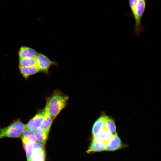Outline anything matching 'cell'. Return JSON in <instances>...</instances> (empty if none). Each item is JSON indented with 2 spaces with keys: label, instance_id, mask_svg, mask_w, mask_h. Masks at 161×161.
Segmentation results:
<instances>
[{
  "label": "cell",
  "instance_id": "2e32d148",
  "mask_svg": "<svg viewBox=\"0 0 161 161\" xmlns=\"http://www.w3.org/2000/svg\"><path fill=\"white\" fill-rule=\"evenodd\" d=\"M36 57L19 58V66H30L37 65Z\"/></svg>",
  "mask_w": 161,
  "mask_h": 161
},
{
  "label": "cell",
  "instance_id": "8992f818",
  "mask_svg": "<svg viewBox=\"0 0 161 161\" xmlns=\"http://www.w3.org/2000/svg\"><path fill=\"white\" fill-rule=\"evenodd\" d=\"M45 112L44 108L37 114L25 125V128L33 131L40 128L44 121Z\"/></svg>",
  "mask_w": 161,
  "mask_h": 161
},
{
  "label": "cell",
  "instance_id": "ac0fdd59",
  "mask_svg": "<svg viewBox=\"0 0 161 161\" xmlns=\"http://www.w3.org/2000/svg\"><path fill=\"white\" fill-rule=\"evenodd\" d=\"M21 137L25 138L31 142H36L37 141L34 131L27 128H25Z\"/></svg>",
  "mask_w": 161,
  "mask_h": 161
},
{
  "label": "cell",
  "instance_id": "ba28073f",
  "mask_svg": "<svg viewBox=\"0 0 161 161\" xmlns=\"http://www.w3.org/2000/svg\"><path fill=\"white\" fill-rule=\"evenodd\" d=\"M20 72L24 78L27 79L31 75L40 72L37 65L30 66H19Z\"/></svg>",
  "mask_w": 161,
  "mask_h": 161
},
{
  "label": "cell",
  "instance_id": "277c9868",
  "mask_svg": "<svg viewBox=\"0 0 161 161\" xmlns=\"http://www.w3.org/2000/svg\"><path fill=\"white\" fill-rule=\"evenodd\" d=\"M21 137L23 146L26 152L27 161H30L35 152L44 148L43 144L36 142H31L25 138Z\"/></svg>",
  "mask_w": 161,
  "mask_h": 161
},
{
  "label": "cell",
  "instance_id": "9a60e30c",
  "mask_svg": "<svg viewBox=\"0 0 161 161\" xmlns=\"http://www.w3.org/2000/svg\"><path fill=\"white\" fill-rule=\"evenodd\" d=\"M45 111L44 121L40 128L48 133H49L53 120L45 109Z\"/></svg>",
  "mask_w": 161,
  "mask_h": 161
},
{
  "label": "cell",
  "instance_id": "5b68a950",
  "mask_svg": "<svg viewBox=\"0 0 161 161\" xmlns=\"http://www.w3.org/2000/svg\"><path fill=\"white\" fill-rule=\"evenodd\" d=\"M36 57L37 61V66L40 71L47 73L49 68L51 66L56 65V62L51 60L42 54L38 53Z\"/></svg>",
  "mask_w": 161,
  "mask_h": 161
},
{
  "label": "cell",
  "instance_id": "7c38bea8",
  "mask_svg": "<svg viewBox=\"0 0 161 161\" xmlns=\"http://www.w3.org/2000/svg\"><path fill=\"white\" fill-rule=\"evenodd\" d=\"M113 135L104 128L98 134L93 137L92 141H101L106 143L112 138Z\"/></svg>",
  "mask_w": 161,
  "mask_h": 161
},
{
  "label": "cell",
  "instance_id": "4fadbf2b",
  "mask_svg": "<svg viewBox=\"0 0 161 161\" xmlns=\"http://www.w3.org/2000/svg\"><path fill=\"white\" fill-rule=\"evenodd\" d=\"M35 136L37 141L39 143L44 145L46 144L49 133L41 128L36 129L34 131Z\"/></svg>",
  "mask_w": 161,
  "mask_h": 161
},
{
  "label": "cell",
  "instance_id": "9c48e42d",
  "mask_svg": "<svg viewBox=\"0 0 161 161\" xmlns=\"http://www.w3.org/2000/svg\"><path fill=\"white\" fill-rule=\"evenodd\" d=\"M38 53L34 49L25 46L21 47L18 52L19 58L36 57Z\"/></svg>",
  "mask_w": 161,
  "mask_h": 161
},
{
  "label": "cell",
  "instance_id": "3957f363",
  "mask_svg": "<svg viewBox=\"0 0 161 161\" xmlns=\"http://www.w3.org/2000/svg\"><path fill=\"white\" fill-rule=\"evenodd\" d=\"M25 128V125L18 120L9 126L0 129V139L5 137H19L21 136Z\"/></svg>",
  "mask_w": 161,
  "mask_h": 161
},
{
  "label": "cell",
  "instance_id": "6da1fadb",
  "mask_svg": "<svg viewBox=\"0 0 161 161\" xmlns=\"http://www.w3.org/2000/svg\"><path fill=\"white\" fill-rule=\"evenodd\" d=\"M68 97L59 91H56L47 99L45 110L53 120L65 106Z\"/></svg>",
  "mask_w": 161,
  "mask_h": 161
},
{
  "label": "cell",
  "instance_id": "7a4b0ae2",
  "mask_svg": "<svg viewBox=\"0 0 161 161\" xmlns=\"http://www.w3.org/2000/svg\"><path fill=\"white\" fill-rule=\"evenodd\" d=\"M129 4L135 21L134 31L138 36L143 31L141 20L146 8V0H129Z\"/></svg>",
  "mask_w": 161,
  "mask_h": 161
},
{
  "label": "cell",
  "instance_id": "8fae6325",
  "mask_svg": "<svg viewBox=\"0 0 161 161\" xmlns=\"http://www.w3.org/2000/svg\"><path fill=\"white\" fill-rule=\"evenodd\" d=\"M106 143L101 141H92L86 152L90 153L106 151Z\"/></svg>",
  "mask_w": 161,
  "mask_h": 161
},
{
  "label": "cell",
  "instance_id": "52a82bcc",
  "mask_svg": "<svg viewBox=\"0 0 161 161\" xmlns=\"http://www.w3.org/2000/svg\"><path fill=\"white\" fill-rule=\"evenodd\" d=\"M127 145L124 144L117 134L113 136L112 139L106 144V150L113 151L123 148Z\"/></svg>",
  "mask_w": 161,
  "mask_h": 161
},
{
  "label": "cell",
  "instance_id": "e0dca14e",
  "mask_svg": "<svg viewBox=\"0 0 161 161\" xmlns=\"http://www.w3.org/2000/svg\"><path fill=\"white\" fill-rule=\"evenodd\" d=\"M45 152L44 148L35 152L30 161H45Z\"/></svg>",
  "mask_w": 161,
  "mask_h": 161
},
{
  "label": "cell",
  "instance_id": "5bb4252c",
  "mask_svg": "<svg viewBox=\"0 0 161 161\" xmlns=\"http://www.w3.org/2000/svg\"><path fill=\"white\" fill-rule=\"evenodd\" d=\"M104 128L113 136L117 134L115 125L114 120L107 116L105 120Z\"/></svg>",
  "mask_w": 161,
  "mask_h": 161
},
{
  "label": "cell",
  "instance_id": "30bf717a",
  "mask_svg": "<svg viewBox=\"0 0 161 161\" xmlns=\"http://www.w3.org/2000/svg\"><path fill=\"white\" fill-rule=\"evenodd\" d=\"M106 116V115L101 116L94 123L92 130L93 138L97 136L100 131L104 128Z\"/></svg>",
  "mask_w": 161,
  "mask_h": 161
}]
</instances>
